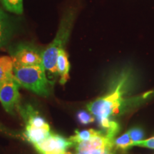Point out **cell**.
<instances>
[{
  "label": "cell",
  "mask_w": 154,
  "mask_h": 154,
  "mask_svg": "<svg viewBox=\"0 0 154 154\" xmlns=\"http://www.w3.org/2000/svg\"><path fill=\"white\" fill-rule=\"evenodd\" d=\"M77 119L82 124L86 125L94 121V118L91 114L85 111H80L77 113Z\"/></svg>",
  "instance_id": "14"
},
{
  "label": "cell",
  "mask_w": 154,
  "mask_h": 154,
  "mask_svg": "<svg viewBox=\"0 0 154 154\" xmlns=\"http://www.w3.org/2000/svg\"><path fill=\"white\" fill-rule=\"evenodd\" d=\"M128 133H129L131 138L134 142L140 140L143 138L144 136L143 130L140 129V128H132V129H131L129 131H128Z\"/></svg>",
  "instance_id": "15"
},
{
  "label": "cell",
  "mask_w": 154,
  "mask_h": 154,
  "mask_svg": "<svg viewBox=\"0 0 154 154\" xmlns=\"http://www.w3.org/2000/svg\"><path fill=\"white\" fill-rule=\"evenodd\" d=\"M0 14H1V11H0Z\"/></svg>",
  "instance_id": "21"
},
{
  "label": "cell",
  "mask_w": 154,
  "mask_h": 154,
  "mask_svg": "<svg viewBox=\"0 0 154 154\" xmlns=\"http://www.w3.org/2000/svg\"><path fill=\"white\" fill-rule=\"evenodd\" d=\"M105 154H113V153H111V152H109V153H105Z\"/></svg>",
  "instance_id": "19"
},
{
  "label": "cell",
  "mask_w": 154,
  "mask_h": 154,
  "mask_svg": "<svg viewBox=\"0 0 154 154\" xmlns=\"http://www.w3.org/2000/svg\"><path fill=\"white\" fill-rule=\"evenodd\" d=\"M109 150L106 149H93V150H88V151H86L82 152V154H105L106 153H109Z\"/></svg>",
  "instance_id": "17"
},
{
  "label": "cell",
  "mask_w": 154,
  "mask_h": 154,
  "mask_svg": "<svg viewBox=\"0 0 154 154\" xmlns=\"http://www.w3.org/2000/svg\"><path fill=\"white\" fill-rule=\"evenodd\" d=\"M50 134L51 131L49 129L26 126L24 136L28 142L34 145L45 139Z\"/></svg>",
  "instance_id": "8"
},
{
  "label": "cell",
  "mask_w": 154,
  "mask_h": 154,
  "mask_svg": "<svg viewBox=\"0 0 154 154\" xmlns=\"http://www.w3.org/2000/svg\"><path fill=\"white\" fill-rule=\"evenodd\" d=\"M14 61L11 57L3 56L0 57V84L13 74Z\"/></svg>",
  "instance_id": "9"
},
{
  "label": "cell",
  "mask_w": 154,
  "mask_h": 154,
  "mask_svg": "<svg viewBox=\"0 0 154 154\" xmlns=\"http://www.w3.org/2000/svg\"><path fill=\"white\" fill-rule=\"evenodd\" d=\"M76 10L74 9H69L63 15L54 41L49 44L44 51H42V65L45 70L51 73L57 74V61L59 50L63 49L68 40L69 34L72 28Z\"/></svg>",
  "instance_id": "1"
},
{
  "label": "cell",
  "mask_w": 154,
  "mask_h": 154,
  "mask_svg": "<svg viewBox=\"0 0 154 154\" xmlns=\"http://www.w3.org/2000/svg\"><path fill=\"white\" fill-rule=\"evenodd\" d=\"M133 143L134 141L131 138L129 133L128 131L123 134L120 137L113 140V147H115L116 149L126 151L133 146Z\"/></svg>",
  "instance_id": "12"
},
{
  "label": "cell",
  "mask_w": 154,
  "mask_h": 154,
  "mask_svg": "<svg viewBox=\"0 0 154 154\" xmlns=\"http://www.w3.org/2000/svg\"><path fill=\"white\" fill-rule=\"evenodd\" d=\"M13 74L19 86L42 96L49 94V82L42 63L29 66H15Z\"/></svg>",
  "instance_id": "2"
},
{
  "label": "cell",
  "mask_w": 154,
  "mask_h": 154,
  "mask_svg": "<svg viewBox=\"0 0 154 154\" xmlns=\"http://www.w3.org/2000/svg\"><path fill=\"white\" fill-rule=\"evenodd\" d=\"M70 64L68 59V55L64 49L59 50L57 61V74L60 76V84H64L68 81L69 76Z\"/></svg>",
  "instance_id": "7"
},
{
  "label": "cell",
  "mask_w": 154,
  "mask_h": 154,
  "mask_svg": "<svg viewBox=\"0 0 154 154\" xmlns=\"http://www.w3.org/2000/svg\"><path fill=\"white\" fill-rule=\"evenodd\" d=\"M124 80H122L112 93L91 101L87 105V109L99 119L109 118L119 113L123 102L121 88Z\"/></svg>",
  "instance_id": "3"
},
{
  "label": "cell",
  "mask_w": 154,
  "mask_h": 154,
  "mask_svg": "<svg viewBox=\"0 0 154 154\" xmlns=\"http://www.w3.org/2000/svg\"><path fill=\"white\" fill-rule=\"evenodd\" d=\"M0 132L3 133V134L9 135L10 136H16V134H14V132H12L11 131L9 130L8 128H7L5 126H3L2 124L0 123Z\"/></svg>",
  "instance_id": "18"
},
{
  "label": "cell",
  "mask_w": 154,
  "mask_h": 154,
  "mask_svg": "<svg viewBox=\"0 0 154 154\" xmlns=\"http://www.w3.org/2000/svg\"><path fill=\"white\" fill-rule=\"evenodd\" d=\"M101 131H96L94 129H87V130H83V131H75L74 136H71L69 140L72 142L74 144H76L81 142L86 141V140H89L94 136L99 135L101 134Z\"/></svg>",
  "instance_id": "10"
},
{
  "label": "cell",
  "mask_w": 154,
  "mask_h": 154,
  "mask_svg": "<svg viewBox=\"0 0 154 154\" xmlns=\"http://www.w3.org/2000/svg\"><path fill=\"white\" fill-rule=\"evenodd\" d=\"M73 144L61 135L51 133L45 139L33 146L40 154H65Z\"/></svg>",
  "instance_id": "6"
},
{
  "label": "cell",
  "mask_w": 154,
  "mask_h": 154,
  "mask_svg": "<svg viewBox=\"0 0 154 154\" xmlns=\"http://www.w3.org/2000/svg\"><path fill=\"white\" fill-rule=\"evenodd\" d=\"M14 66H35L42 63V52L33 46L20 44L11 51Z\"/></svg>",
  "instance_id": "5"
},
{
  "label": "cell",
  "mask_w": 154,
  "mask_h": 154,
  "mask_svg": "<svg viewBox=\"0 0 154 154\" xmlns=\"http://www.w3.org/2000/svg\"><path fill=\"white\" fill-rule=\"evenodd\" d=\"M3 5L7 10L16 14H22L23 11L22 0H2Z\"/></svg>",
  "instance_id": "13"
},
{
  "label": "cell",
  "mask_w": 154,
  "mask_h": 154,
  "mask_svg": "<svg viewBox=\"0 0 154 154\" xmlns=\"http://www.w3.org/2000/svg\"><path fill=\"white\" fill-rule=\"evenodd\" d=\"M133 146H140V147L149 148V149H154V137L149 138L147 140H138L133 143Z\"/></svg>",
  "instance_id": "16"
},
{
  "label": "cell",
  "mask_w": 154,
  "mask_h": 154,
  "mask_svg": "<svg viewBox=\"0 0 154 154\" xmlns=\"http://www.w3.org/2000/svg\"><path fill=\"white\" fill-rule=\"evenodd\" d=\"M11 30L12 28L10 23L5 19V17H2L0 14V48L3 47L7 42L11 36Z\"/></svg>",
  "instance_id": "11"
},
{
  "label": "cell",
  "mask_w": 154,
  "mask_h": 154,
  "mask_svg": "<svg viewBox=\"0 0 154 154\" xmlns=\"http://www.w3.org/2000/svg\"><path fill=\"white\" fill-rule=\"evenodd\" d=\"M66 154H72V153H70V152H68V151H67V152H66Z\"/></svg>",
  "instance_id": "20"
},
{
  "label": "cell",
  "mask_w": 154,
  "mask_h": 154,
  "mask_svg": "<svg viewBox=\"0 0 154 154\" xmlns=\"http://www.w3.org/2000/svg\"><path fill=\"white\" fill-rule=\"evenodd\" d=\"M19 86L14 74L9 75L0 84V101L5 110L10 114H14L21 107Z\"/></svg>",
  "instance_id": "4"
}]
</instances>
